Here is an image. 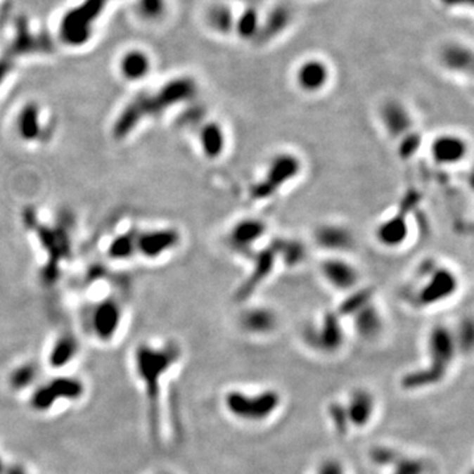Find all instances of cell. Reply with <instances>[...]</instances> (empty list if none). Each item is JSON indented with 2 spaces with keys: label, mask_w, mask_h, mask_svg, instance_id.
<instances>
[{
  "label": "cell",
  "mask_w": 474,
  "mask_h": 474,
  "mask_svg": "<svg viewBox=\"0 0 474 474\" xmlns=\"http://www.w3.org/2000/svg\"><path fill=\"white\" fill-rule=\"evenodd\" d=\"M196 83L188 77H181L166 83L155 94L139 96L128 105V108H125L120 120L115 123V136L120 139L123 134L134 129V123L141 122L144 117H149V115L161 114L174 104L190 101L196 96Z\"/></svg>",
  "instance_id": "obj_1"
},
{
  "label": "cell",
  "mask_w": 474,
  "mask_h": 474,
  "mask_svg": "<svg viewBox=\"0 0 474 474\" xmlns=\"http://www.w3.org/2000/svg\"><path fill=\"white\" fill-rule=\"evenodd\" d=\"M427 350L428 365L422 371H414L404 374L402 378L403 389H424L443 381L456 354L454 333L445 326H435L428 335Z\"/></svg>",
  "instance_id": "obj_2"
},
{
  "label": "cell",
  "mask_w": 474,
  "mask_h": 474,
  "mask_svg": "<svg viewBox=\"0 0 474 474\" xmlns=\"http://www.w3.org/2000/svg\"><path fill=\"white\" fill-rule=\"evenodd\" d=\"M414 303L421 309L435 307L454 297L460 281L452 269L435 260L424 261L415 273Z\"/></svg>",
  "instance_id": "obj_3"
},
{
  "label": "cell",
  "mask_w": 474,
  "mask_h": 474,
  "mask_svg": "<svg viewBox=\"0 0 474 474\" xmlns=\"http://www.w3.org/2000/svg\"><path fill=\"white\" fill-rule=\"evenodd\" d=\"M303 165L298 155L291 152H279L271 155L262 176L252 186V196L258 200H268L277 196L286 186L293 184L302 173Z\"/></svg>",
  "instance_id": "obj_4"
},
{
  "label": "cell",
  "mask_w": 474,
  "mask_h": 474,
  "mask_svg": "<svg viewBox=\"0 0 474 474\" xmlns=\"http://www.w3.org/2000/svg\"><path fill=\"white\" fill-rule=\"evenodd\" d=\"M226 407L237 419L245 422H262L277 411L281 404V395L274 390H265L258 394L232 390L226 395Z\"/></svg>",
  "instance_id": "obj_5"
},
{
  "label": "cell",
  "mask_w": 474,
  "mask_h": 474,
  "mask_svg": "<svg viewBox=\"0 0 474 474\" xmlns=\"http://www.w3.org/2000/svg\"><path fill=\"white\" fill-rule=\"evenodd\" d=\"M319 276L328 288L338 293L350 294L361 286L360 269L342 255H327L321 258Z\"/></svg>",
  "instance_id": "obj_6"
},
{
  "label": "cell",
  "mask_w": 474,
  "mask_h": 474,
  "mask_svg": "<svg viewBox=\"0 0 474 474\" xmlns=\"http://www.w3.org/2000/svg\"><path fill=\"white\" fill-rule=\"evenodd\" d=\"M268 233V224L258 217H243L236 220L228 231L227 244L231 250L241 256H253L258 244Z\"/></svg>",
  "instance_id": "obj_7"
},
{
  "label": "cell",
  "mask_w": 474,
  "mask_h": 474,
  "mask_svg": "<svg viewBox=\"0 0 474 474\" xmlns=\"http://www.w3.org/2000/svg\"><path fill=\"white\" fill-rule=\"evenodd\" d=\"M339 312H326L319 323H315L306 332V340L315 350L323 353H333L340 350L344 342V328Z\"/></svg>",
  "instance_id": "obj_8"
},
{
  "label": "cell",
  "mask_w": 474,
  "mask_h": 474,
  "mask_svg": "<svg viewBox=\"0 0 474 474\" xmlns=\"http://www.w3.org/2000/svg\"><path fill=\"white\" fill-rule=\"evenodd\" d=\"M469 150L470 146L465 137L448 132L435 136L428 146V153L433 164L443 167L463 164L469 155Z\"/></svg>",
  "instance_id": "obj_9"
},
{
  "label": "cell",
  "mask_w": 474,
  "mask_h": 474,
  "mask_svg": "<svg viewBox=\"0 0 474 474\" xmlns=\"http://www.w3.org/2000/svg\"><path fill=\"white\" fill-rule=\"evenodd\" d=\"M181 243V233L174 228H157L134 236V253L149 260L161 258Z\"/></svg>",
  "instance_id": "obj_10"
},
{
  "label": "cell",
  "mask_w": 474,
  "mask_h": 474,
  "mask_svg": "<svg viewBox=\"0 0 474 474\" xmlns=\"http://www.w3.org/2000/svg\"><path fill=\"white\" fill-rule=\"evenodd\" d=\"M315 244L327 252V255H342L356 247V238L350 228L338 222H327L314 231Z\"/></svg>",
  "instance_id": "obj_11"
},
{
  "label": "cell",
  "mask_w": 474,
  "mask_h": 474,
  "mask_svg": "<svg viewBox=\"0 0 474 474\" xmlns=\"http://www.w3.org/2000/svg\"><path fill=\"white\" fill-rule=\"evenodd\" d=\"M406 211L407 210L399 207L392 217H386L377 224L374 237L381 247L397 249L406 244L410 236V222Z\"/></svg>",
  "instance_id": "obj_12"
},
{
  "label": "cell",
  "mask_w": 474,
  "mask_h": 474,
  "mask_svg": "<svg viewBox=\"0 0 474 474\" xmlns=\"http://www.w3.org/2000/svg\"><path fill=\"white\" fill-rule=\"evenodd\" d=\"M123 319V311L120 303L113 299H104L96 302L90 309V324L94 333L102 339H111L115 331H117Z\"/></svg>",
  "instance_id": "obj_13"
},
{
  "label": "cell",
  "mask_w": 474,
  "mask_h": 474,
  "mask_svg": "<svg viewBox=\"0 0 474 474\" xmlns=\"http://www.w3.org/2000/svg\"><path fill=\"white\" fill-rule=\"evenodd\" d=\"M238 324L241 330L249 335L265 336L278 327V315L274 309L265 305H253L240 312Z\"/></svg>",
  "instance_id": "obj_14"
},
{
  "label": "cell",
  "mask_w": 474,
  "mask_h": 474,
  "mask_svg": "<svg viewBox=\"0 0 474 474\" xmlns=\"http://www.w3.org/2000/svg\"><path fill=\"white\" fill-rule=\"evenodd\" d=\"M380 117L386 134L397 141L404 134L414 131L413 115L404 104L398 101H389L383 104Z\"/></svg>",
  "instance_id": "obj_15"
},
{
  "label": "cell",
  "mask_w": 474,
  "mask_h": 474,
  "mask_svg": "<svg viewBox=\"0 0 474 474\" xmlns=\"http://www.w3.org/2000/svg\"><path fill=\"white\" fill-rule=\"evenodd\" d=\"M295 81L302 91L319 93L330 81V69L320 60H307L299 66Z\"/></svg>",
  "instance_id": "obj_16"
},
{
  "label": "cell",
  "mask_w": 474,
  "mask_h": 474,
  "mask_svg": "<svg viewBox=\"0 0 474 474\" xmlns=\"http://www.w3.org/2000/svg\"><path fill=\"white\" fill-rule=\"evenodd\" d=\"M228 137L220 124L211 120L202 124L198 131V143L207 160H219L227 149Z\"/></svg>",
  "instance_id": "obj_17"
},
{
  "label": "cell",
  "mask_w": 474,
  "mask_h": 474,
  "mask_svg": "<svg viewBox=\"0 0 474 474\" xmlns=\"http://www.w3.org/2000/svg\"><path fill=\"white\" fill-rule=\"evenodd\" d=\"M152 70V60L149 54L139 49H128L119 60V72L128 82L143 81Z\"/></svg>",
  "instance_id": "obj_18"
},
{
  "label": "cell",
  "mask_w": 474,
  "mask_h": 474,
  "mask_svg": "<svg viewBox=\"0 0 474 474\" xmlns=\"http://www.w3.org/2000/svg\"><path fill=\"white\" fill-rule=\"evenodd\" d=\"M16 131L20 139L33 143L41 141L44 127H41V108L36 102L24 104L16 117Z\"/></svg>",
  "instance_id": "obj_19"
},
{
  "label": "cell",
  "mask_w": 474,
  "mask_h": 474,
  "mask_svg": "<svg viewBox=\"0 0 474 474\" xmlns=\"http://www.w3.org/2000/svg\"><path fill=\"white\" fill-rule=\"evenodd\" d=\"M373 460L380 465H392V474H424L425 466L423 461L413 457H406L392 448H377L371 454Z\"/></svg>",
  "instance_id": "obj_20"
},
{
  "label": "cell",
  "mask_w": 474,
  "mask_h": 474,
  "mask_svg": "<svg viewBox=\"0 0 474 474\" xmlns=\"http://www.w3.org/2000/svg\"><path fill=\"white\" fill-rule=\"evenodd\" d=\"M350 425L365 427L371 422L374 414V398L366 390H357L352 394L351 399L345 406Z\"/></svg>",
  "instance_id": "obj_21"
},
{
  "label": "cell",
  "mask_w": 474,
  "mask_h": 474,
  "mask_svg": "<svg viewBox=\"0 0 474 474\" xmlns=\"http://www.w3.org/2000/svg\"><path fill=\"white\" fill-rule=\"evenodd\" d=\"M291 13L286 7H277L271 11L262 24H260L255 40L258 44H268L278 37L282 32L289 27Z\"/></svg>",
  "instance_id": "obj_22"
},
{
  "label": "cell",
  "mask_w": 474,
  "mask_h": 474,
  "mask_svg": "<svg viewBox=\"0 0 474 474\" xmlns=\"http://www.w3.org/2000/svg\"><path fill=\"white\" fill-rule=\"evenodd\" d=\"M444 66L452 72L470 74L473 69V54L469 48L460 44H451L442 53Z\"/></svg>",
  "instance_id": "obj_23"
},
{
  "label": "cell",
  "mask_w": 474,
  "mask_h": 474,
  "mask_svg": "<svg viewBox=\"0 0 474 474\" xmlns=\"http://www.w3.org/2000/svg\"><path fill=\"white\" fill-rule=\"evenodd\" d=\"M206 21L208 27L212 31L220 34H229L235 30L236 18L233 15V11L231 10L226 4L217 3L211 6L206 13Z\"/></svg>",
  "instance_id": "obj_24"
},
{
  "label": "cell",
  "mask_w": 474,
  "mask_h": 474,
  "mask_svg": "<svg viewBox=\"0 0 474 474\" xmlns=\"http://www.w3.org/2000/svg\"><path fill=\"white\" fill-rule=\"evenodd\" d=\"M134 11L141 20L157 23L167 12V0H136Z\"/></svg>",
  "instance_id": "obj_25"
},
{
  "label": "cell",
  "mask_w": 474,
  "mask_h": 474,
  "mask_svg": "<svg viewBox=\"0 0 474 474\" xmlns=\"http://www.w3.org/2000/svg\"><path fill=\"white\" fill-rule=\"evenodd\" d=\"M260 16L256 8H247L243 11V13L238 16L235 23L236 33L244 40L255 39L260 28Z\"/></svg>",
  "instance_id": "obj_26"
},
{
  "label": "cell",
  "mask_w": 474,
  "mask_h": 474,
  "mask_svg": "<svg viewBox=\"0 0 474 474\" xmlns=\"http://www.w3.org/2000/svg\"><path fill=\"white\" fill-rule=\"evenodd\" d=\"M419 146H421V134L414 129L410 134H404L402 139L398 140L399 157L403 160L413 157L418 152Z\"/></svg>",
  "instance_id": "obj_27"
},
{
  "label": "cell",
  "mask_w": 474,
  "mask_h": 474,
  "mask_svg": "<svg viewBox=\"0 0 474 474\" xmlns=\"http://www.w3.org/2000/svg\"><path fill=\"white\" fill-rule=\"evenodd\" d=\"M330 418L331 421H332V424L335 425V428H336L338 433H347V430L350 428V422H348L345 406H342L340 403L331 404Z\"/></svg>",
  "instance_id": "obj_28"
},
{
  "label": "cell",
  "mask_w": 474,
  "mask_h": 474,
  "mask_svg": "<svg viewBox=\"0 0 474 474\" xmlns=\"http://www.w3.org/2000/svg\"><path fill=\"white\" fill-rule=\"evenodd\" d=\"M316 474H345V472H344L340 463L330 460V461H326V463L320 465Z\"/></svg>",
  "instance_id": "obj_29"
},
{
  "label": "cell",
  "mask_w": 474,
  "mask_h": 474,
  "mask_svg": "<svg viewBox=\"0 0 474 474\" xmlns=\"http://www.w3.org/2000/svg\"><path fill=\"white\" fill-rule=\"evenodd\" d=\"M442 1H443L444 4L451 6V7H454V6H465V4H470L472 3V0H442Z\"/></svg>",
  "instance_id": "obj_30"
}]
</instances>
